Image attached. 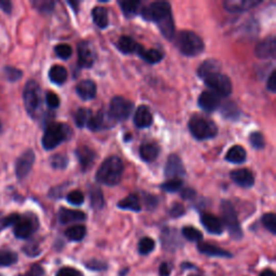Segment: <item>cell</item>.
Masks as SVG:
<instances>
[{"label": "cell", "instance_id": "28", "mask_svg": "<svg viewBox=\"0 0 276 276\" xmlns=\"http://www.w3.org/2000/svg\"><path fill=\"white\" fill-rule=\"evenodd\" d=\"M225 160L230 163L242 164L246 160V151L242 146H233L230 148L229 151L226 152Z\"/></svg>", "mask_w": 276, "mask_h": 276}, {"label": "cell", "instance_id": "29", "mask_svg": "<svg viewBox=\"0 0 276 276\" xmlns=\"http://www.w3.org/2000/svg\"><path fill=\"white\" fill-rule=\"evenodd\" d=\"M221 68V64L219 61L217 60H206L203 62L199 68H198V75L204 79L206 76L215 74V73H219Z\"/></svg>", "mask_w": 276, "mask_h": 276}, {"label": "cell", "instance_id": "37", "mask_svg": "<svg viewBox=\"0 0 276 276\" xmlns=\"http://www.w3.org/2000/svg\"><path fill=\"white\" fill-rule=\"evenodd\" d=\"M90 200H91V205L94 210L103 209V206L105 204V200H104L103 192L100 188H92L91 189Z\"/></svg>", "mask_w": 276, "mask_h": 276}, {"label": "cell", "instance_id": "12", "mask_svg": "<svg viewBox=\"0 0 276 276\" xmlns=\"http://www.w3.org/2000/svg\"><path fill=\"white\" fill-rule=\"evenodd\" d=\"M165 177L169 179H180V177L186 175L185 166L180 157L176 154H171L167 159L166 166H165Z\"/></svg>", "mask_w": 276, "mask_h": 276}, {"label": "cell", "instance_id": "52", "mask_svg": "<svg viewBox=\"0 0 276 276\" xmlns=\"http://www.w3.org/2000/svg\"><path fill=\"white\" fill-rule=\"evenodd\" d=\"M56 276H83V275L80 271L77 270V269L66 267V268H63L58 271Z\"/></svg>", "mask_w": 276, "mask_h": 276}, {"label": "cell", "instance_id": "15", "mask_svg": "<svg viewBox=\"0 0 276 276\" xmlns=\"http://www.w3.org/2000/svg\"><path fill=\"white\" fill-rule=\"evenodd\" d=\"M276 52V41L275 38L269 37L263 39L260 41L255 49V54L261 60H268V58H273Z\"/></svg>", "mask_w": 276, "mask_h": 276}, {"label": "cell", "instance_id": "60", "mask_svg": "<svg viewBox=\"0 0 276 276\" xmlns=\"http://www.w3.org/2000/svg\"><path fill=\"white\" fill-rule=\"evenodd\" d=\"M260 276H275V272L271 269H268V270H264L261 272Z\"/></svg>", "mask_w": 276, "mask_h": 276}, {"label": "cell", "instance_id": "46", "mask_svg": "<svg viewBox=\"0 0 276 276\" xmlns=\"http://www.w3.org/2000/svg\"><path fill=\"white\" fill-rule=\"evenodd\" d=\"M54 50H55V54L60 58H62V60H68V58L72 56V53H73L72 48L69 47L68 44H64V43L57 44Z\"/></svg>", "mask_w": 276, "mask_h": 276}, {"label": "cell", "instance_id": "22", "mask_svg": "<svg viewBox=\"0 0 276 276\" xmlns=\"http://www.w3.org/2000/svg\"><path fill=\"white\" fill-rule=\"evenodd\" d=\"M76 92L83 101H91L96 96V84L92 80H82L76 86Z\"/></svg>", "mask_w": 276, "mask_h": 276}, {"label": "cell", "instance_id": "59", "mask_svg": "<svg viewBox=\"0 0 276 276\" xmlns=\"http://www.w3.org/2000/svg\"><path fill=\"white\" fill-rule=\"evenodd\" d=\"M0 8H2L5 12L10 13L12 10V4L10 2H7V0H3V2H0Z\"/></svg>", "mask_w": 276, "mask_h": 276}, {"label": "cell", "instance_id": "48", "mask_svg": "<svg viewBox=\"0 0 276 276\" xmlns=\"http://www.w3.org/2000/svg\"><path fill=\"white\" fill-rule=\"evenodd\" d=\"M33 5L40 12L49 13V12L53 11L55 3L54 2H49V0H44V2H35V3H33Z\"/></svg>", "mask_w": 276, "mask_h": 276}, {"label": "cell", "instance_id": "10", "mask_svg": "<svg viewBox=\"0 0 276 276\" xmlns=\"http://www.w3.org/2000/svg\"><path fill=\"white\" fill-rule=\"evenodd\" d=\"M14 225V234L18 239H27L37 229L38 222L35 216H18Z\"/></svg>", "mask_w": 276, "mask_h": 276}, {"label": "cell", "instance_id": "18", "mask_svg": "<svg viewBox=\"0 0 276 276\" xmlns=\"http://www.w3.org/2000/svg\"><path fill=\"white\" fill-rule=\"evenodd\" d=\"M231 179L234 183L239 185L242 188H251L255 183L252 173L247 169H241L232 171L230 174Z\"/></svg>", "mask_w": 276, "mask_h": 276}, {"label": "cell", "instance_id": "19", "mask_svg": "<svg viewBox=\"0 0 276 276\" xmlns=\"http://www.w3.org/2000/svg\"><path fill=\"white\" fill-rule=\"evenodd\" d=\"M153 122V117L149 108L147 106H140L134 116V123L138 129H146L149 127Z\"/></svg>", "mask_w": 276, "mask_h": 276}, {"label": "cell", "instance_id": "39", "mask_svg": "<svg viewBox=\"0 0 276 276\" xmlns=\"http://www.w3.org/2000/svg\"><path fill=\"white\" fill-rule=\"evenodd\" d=\"M182 235L191 242H199L203 238L202 233L198 229H195L194 226H185L182 229Z\"/></svg>", "mask_w": 276, "mask_h": 276}, {"label": "cell", "instance_id": "47", "mask_svg": "<svg viewBox=\"0 0 276 276\" xmlns=\"http://www.w3.org/2000/svg\"><path fill=\"white\" fill-rule=\"evenodd\" d=\"M67 201L75 206H79L84 202V195L81 191L75 190V191H72L71 193H68Z\"/></svg>", "mask_w": 276, "mask_h": 276}, {"label": "cell", "instance_id": "50", "mask_svg": "<svg viewBox=\"0 0 276 276\" xmlns=\"http://www.w3.org/2000/svg\"><path fill=\"white\" fill-rule=\"evenodd\" d=\"M45 102H47L48 106L50 108H52V109H55V108H57L61 104L60 98H58V96L53 92H48L47 93Z\"/></svg>", "mask_w": 276, "mask_h": 276}, {"label": "cell", "instance_id": "8", "mask_svg": "<svg viewBox=\"0 0 276 276\" xmlns=\"http://www.w3.org/2000/svg\"><path fill=\"white\" fill-rule=\"evenodd\" d=\"M134 109V104L122 96H114L109 106L108 114L114 122L125 121L129 119Z\"/></svg>", "mask_w": 276, "mask_h": 276}, {"label": "cell", "instance_id": "7", "mask_svg": "<svg viewBox=\"0 0 276 276\" xmlns=\"http://www.w3.org/2000/svg\"><path fill=\"white\" fill-rule=\"evenodd\" d=\"M220 211L222 216V221L225 225V228L228 229L230 235L235 240H240L243 236V232L234 206L230 201H222Z\"/></svg>", "mask_w": 276, "mask_h": 276}, {"label": "cell", "instance_id": "16", "mask_svg": "<svg viewBox=\"0 0 276 276\" xmlns=\"http://www.w3.org/2000/svg\"><path fill=\"white\" fill-rule=\"evenodd\" d=\"M199 106L206 112H213L220 106V96L212 91H204L199 97Z\"/></svg>", "mask_w": 276, "mask_h": 276}, {"label": "cell", "instance_id": "44", "mask_svg": "<svg viewBox=\"0 0 276 276\" xmlns=\"http://www.w3.org/2000/svg\"><path fill=\"white\" fill-rule=\"evenodd\" d=\"M249 143L255 149H263L265 146L264 137L261 133L259 132H254L249 135Z\"/></svg>", "mask_w": 276, "mask_h": 276}, {"label": "cell", "instance_id": "32", "mask_svg": "<svg viewBox=\"0 0 276 276\" xmlns=\"http://www.w3.org/2000/svg\"><path fill=\"white\" fill-rule=\"evenodd\" d=\"M92 16L94 23L100 28H106L108 26V11L104 7H95L92 10Z\"/></svg>", "mask_w": 276, "mask_h": 276}, {"label": "cell", "instance_id": "45", "mask_svg": "<svg viewBox=\"0 0 276 276\" xmlns=\"http://www.w3.org/2000/svg\"><path fill=\"white\" fill-rule=\"evenodd\" d=\"M18 216L19 215H17V214H11V215L5 216L4 214L0 213V231L4 230L9 225H13L15 223V221L17 220Z\"/></svg>", "mask_w": 276, "mask_h": 276}, {"label": "cell", "instance_id": "9", "mask_svg": "<svg viewBox=\"0 0 276 276\" xmlns=\"http://www.w3.org/2000/svg\"><path fill=\"white\" fill-rule=\"evenodd\" d=\"M203 80L206 86L218 96H229L232 93L231 80L223 74L215 73L206 76Z\"/></svg>", "mask_w": 276, "mask_h": 276}, {"label": "cell", "instance_id": "4", "mask_svg": "<svg viewBox=\"0 0 276 276\" xmlns=\"http://www.w3.org/2000/svg\"><path fill=\"white\" fill-rule=\"evenodd\" d=\"M72 129L65 123H51L47 126L42 137V146L47 150H52L63 142L71 140Z\"/></svg>", "mask_w": 276, "mask_h": 276}, {"label": "cell", "instance_id": "27", "mask_svg": "<svg viewBox=\"0 0 276 276\" xmlns=\"http://www.w3.org/2000/svg\"><path fill=\"white\" fill-rule=\"evenodd\" d=\"M198 249L200 252L207 256H213V257H231L232 256L229 251L218 247V246L207 243H200L198 245Z\"/></svg>", "mask_w": 276, "mask_h": 276}, {"label": "cell", "instance_id": "5", "mask_svg": "<svg viewBox=\"0 0 276 276\" xmlns=\"http://www.w3.org/2000/svg\"><path fill=\"white\" fill-rule=\"evenodd\" d=\"M189 130L192 136L199 141L211 140L218 133V127L212 120L199 114L191 117L189 120Z\"/></svg>", "mask_w": 276, "mask_h": 276}, {"label": "cell", "instance_id": "38", "mask_svg": "<svg viewBox=\"0 0 276 276\" xmlns=\"http://www.w3.org/2000/svg\"><path fill=\"white\" fill-rule=\"evenodd\" d=\"M17 261V256L15 252L10 250L0 251V268L10 267Z\"/></svg>", "mask_w": 276, "mask_h": 276}, {"label": "cell", "instance_id": "3", "mask_svg": "<svg viewBox=\"0 0 276 276\" xmlns=\"http://www.w3.org/2000/svg\"><path fill=\"white\" fill-rule=\"evenodd\" d=\"M175 45L186 56H196L203 52L204 42L202 38L190 31H182L176 36Z\"/></svg>", "mask_w": 276, "mask_h": 276}, {"label": "cell", "instance_id": "13", "mask_svg": "<svg viewBox=\"0 0 276 276\" xmlns=\"http://www.w3.org/2000/svg\"><path fill=\"white\" fill-rule=\"evenodd\" d=\"M34 162H35V153L33 150H27L18 157L15 165V173L18 179L25 178V177L29 174Z\"/></svg>", "mask_w": 276, "mask_h": 276}, {"label": "cell", "instance_id": "35", "mask_svg": "<svg viewBox=\"0 0 276 276\" xmlns=\"http://www.w3.org/2000/svg\"><path fill=\"white\" fill-rule=\"evenodd\" d=\"M221 114L225 119L230 120H236L241 114V111L239 110L238 106H236L233 102H228L221 107Z\"/></svg>", "mask_w": 276, "mask_h": 276}, {"label": "cell", "instance_id": "1", "mask_svg": "<svg viewBox=\"0 0 276 276\" xmlns=\"http://www.w3.org/2000/svg\"><path fill=\"white\" fill-rule=\"evenodd\" d=\"M143 17L146 21L156 23L161 34L169 40H172L175 35L174 19L172 15L171 5L166 2H155L143 9Z\"/></svg>", "mask_w": 276, "mask_h": 276}, {"label": "cell", "instance_id": "34", "mask_svg": "<svg viewBox=\"0 0 276 276\" xmlns=\"http://www.w3.org/2000/svg\"><path fill=\"white\" fill-rule=\"evenodd\" d=\"M85 233H86V229L84 225H74L66 230L65 235L68 240L79 242L83 240Z\"/></svg>", "mask_w": 276, "mask_h": 276}, {"label": "cell", "instance_id": "57", "mask_svg": "<svg viewBox=\"0 0 276 276\" xmlns=\"http://www.w3.org/2000/svg\"><path fill=\"white\" fill-rule=\"evenodd\" d=\"M160 275L161 276H169L171 274V267L169 263L166 262H163L161 265H160Z\"/></svg>", "mask_w": 276, "mask_h": 276}, {"label": "cell", "instance_id": "31", "mask_svg": "<svg viewBox=\"0 0 276 276\" xmlns=\"http://www.w3.org/2000/svg\"><path fill=\"white\" fill-rule=\"evenodd\" d=\"M118 207L121 210H129L133 212H141L142 206L140 203V198L136 194L127 195L125 199L118 203Z\"/></svg>", "mask_w": 276, "mask_h": 276}, {"label": "cell", "instance_id": "20", "mask_svg": "<svg viewBox=\"0 0 276 276\" xmlns=\"http://www.w3.org/2000/svg\"><path fill=\"white\" fill-rule=\"evenodd\" d=\"M76 155L80 163L81 170L87 171L93 165V162L95 160V152L86 146L79 147L76 150Z\"/></svg>", "mask_w": 276, "mask_h": 276}, {"label": "cell", "instance_id": "53", "mask_svg": "<svg viewBox=\"0 0 276 276\" xmlns=\"http://www.w3.org/2000/svg\"><path fill=\"white\" fill-rule=\"evenodd\" d=\"M85 265L90 270H94V271H103V270H105L107 268V264L105 262L98 261V260L88 261Z\"/></svg>", "mask_w": 276, "mask_h": 276}, {"label": "cell", "instance_id": "43", "mask_svg": "<svg viewBox=\"0 0 276 276\" xmlns=\"http://www.w3.org/2000/svg\"><path fill=\"white\" fill-rule=\"evenodd\" d=\"M51 165L55 170H64L68 165V157L64 154H55L51 159Z\"/></svg>", "mask_w": 276, "mask_h": 276}, {"label": "cell", "instance_id": "23", "mask_svg": "<svg viewBox=\"0 0 276 276\" xmlns=\"http://www.w3.org/2000/svg\"><path fill=\"white\" fill-rule=\"evenodd\" d=\"M58 219L60 222L63 224H68L73 222H79L83 221L86 219V216L83 212L81 211H76V210H68V209H61L58 212Z\"/></svg>", "mask_w": 276, "mask_h": 276}, {"label": "cell", "instance_id": "26", "mask_svg": "<svg viewBox=\"0 0 276 276\" xmlns=\"http://www.w3.org/2000/svg\"><path fill=\"white\" fill-rule=\"evenodd\" d=\"M118 50L121 51L124 54L136 53L137 49L140 48V43H137L133 38L129 36H122L119 38V40L116 43Z\"/></svg>", "mask_w": 276, "mask_h": 276}, {"label": "cell", "instance_id": "56", "mask_svg": "<svg viewBox=\"0 0 276 276\" xmlns=\"http://www.w3.org/2000/svg\"><path fill=\"white\" fill-rule=\"evenodd\" d=\"M145 203H146L148 209H153V207L156 206V198H154V196H151L149 194H147L146 198H145Z\"/></svg>", "mask_w": 276, "mask_h": 276}, {"label": "cell", "instance_id": "17", "mask_svg": "<svg viewBox=\"0 0 276 276\" xmlns=\"http://www.w3.org/2000/svg\"><path fill=\"white\" fill-rule=\"evenodd\" d=\"M259 0H228L223 3V7L228 12L241 13L260 5Z\"/></svg>", "mask_w": 276, "mask_h": 276}, {"label": "cell", "instance_id": "51", "mask_svg": "<svg viewBox=\"0 0 276 276\" xmlns=\"http://www.w3.org/2000/svg\"><path fill=\"white\" fill-rule=\"evenodd\" d=\"M185 214V207L180 203H174L170 210V215L173 218H178Z\"/></svg>", "mask_w": 276, "mask_h": 276}, {"label": "cell", "instance_id": "6", "mask_svg": "<svg viewBox=\"0 0 276 276\" xmlns=\"http://www.w3.org/2000/svg\"><path fill=\"white\" fill-rule=\"evenodd\" d=\"M23 100L28 114L36 118L39 113V110H40L42 103L40 86L36 81L31 80L26 83L23 92Z\"/></svg>", "mask_w": 276, "mask_h": 276}, {"label": "cell", "instance_id": "11", "mask_svg": "<svg viewBox=\"0 0 276 276\" xmlns=\"http://www.w3.org/2000/svg\"><path fill=\"white\" fill-rule=\"evenodd\" d=\"M78 63L81 67L90 68L96 61V51L88 41H81L77 45Z\"/></svg>", "mask_w": 276, "mask_h": 276}, {"label": "cell", "instance_id": "21", "mask_svg": "<svg viewBox=\"0 0 276 276\" xmlns=\"http://www.w3.org/2000/svg\"><path fill=\"white\" fill-rule=\"evenodd\" d=\"M201 222L204 228L212 234H221L223 231V225L221 220L212 214H202Z\"/></svg>", "mask_w": 276, "mask_h": 276}, {"label": "cell", "instance_id": "33", "mask_svg": "<svg viewBox=\"0 0 276 276\" xmlns=\"http://www.w3.org/2000/svg\"><path fill=\"white\" fill-rule=\"evenodd\" d=\"M142 3L137 2V0H133V2H120L119 6L121 7V10L123 14L126 17H133L138 13Z\"/></svg>", "mask_w": 276, "mask_h": 276}, {"label": "cell", "instance_id": "40", "mask_svg": "<svg viewBox=\"0 0 276 276\" xmlns=\"http://www.w3.org/2000/svg\"><path fill=\"white\" fill-rule=\"evenodd\" d=\"M182 188V180L181 179H170L161 185V189L165 192H178Z\"/></svg>", "mask_w": 276, "mask_h": 276}, {"label": "cell", "instance_id": "55", "mask_svg": "<svg viewBox=\"0 0 276 276\" xmlns=\"http://www.w3.org/2000/svg\"><path fill=\"white\" fill-rule=\"evenodd\" d=\"M43 274V269L40 267V265H33L25 276H41Z\"/></svg>", "mask_w": 276, "mask_h": 276}, {"label": "cell", "instance_id": "41", "mask_svg": "<svg viewBox=\"0 0 276 276\" xmlns=\"http://www.w3.org/2000/svg\"><path fill=\"white\" fill-rule=\"evenodd\" d=\"M155 247V243L150 238H143L138 244V250L142 255H148L150 254Z\"/></svg>", "mask_w": 276, "mask_h": 276}, {"label": "cell", "instance_id": "49", "mask_svg": "<svg viewBox=\"0 0 276 276\" xmlns=\"http://www.w3.org/2000/svg\"><path fill=\"white\" fill-rule=\"evenodd\" d=\"M5 74H6L7 79L10 81H17L23 75V73L19 71V69L14 68V67H6Z\"/></svg>", "mask_w": 276, "mask_h": 276}, {"label": "cell", "instance_id": "25", "mask_svg": "<svg viewBox=\"0 0 276 276\" xmlns=\"http://www.w3.org/2000/svg\"><path fill=\"white\" fill-rule=\"evenodd\" d=\"M160 148L153 143H145L140 148V154L145 162H153L159 156Z\"/></svg>", "mask_w": 276, "mask_h": 276}, {"label": "cell", "instance_id": "2", "mask_svg": "<svg viewBox=\"0 0 276 276\" xmlns=\"http://www.w3.org/2000/svg\"><path fill=\"white\" fill-rule=\"evenodd\" d=\"M124 165L119 156L111 155L102 163L96 173V180L106 186H117L121 181Z\"/></svg>", "mask_w": 276, "mask_h": 276}, {"label": "cell", "instance_id": "30", "mask_svg": "<svg viewBox=\"0 0 276 276\" xmlns=\"http://www.w3.org/2000/svg\"><path fill=\"white\" fill-rule=\"evenodd\" d=\"M49 78H50V80L53 83H55L57 85H62L67 80L68 73H67L65 67H63L61 65H54L51 67L50 72H49Z\"/></svg>", "mask_w": 276, "mask_h": 276}, {"label": "cell", "instance_id": "42", "mask_svg": "<svg viewBox=\"0 0 276 276\" xmlns=\"http://www.w3.org/2000/svg\"><path fill=\"white\" fill-rule=\"evenodd\" d=\"M262 223L272 234L276 233V216L273 213L265 214L262 217Z\"/></svg>", "mask_w": 276, "mask_h": 276}, {"label": "cell", "instance_id": "36", "mask_svg": "<svg viewBox=\"0 0 276 276\" xmlns=\"http://www.w3.org/2000/svg\"><path fill=\"white\" fill-rule=\"evenodd\" d=\"M92 117V112L90 109H86V108H80V109H78L75 113V122L76 125L78 127H82L87 126L88 121H90Z\"/></svg>", "mask_w": 276, "mask_h": 276}, {"label": "cell", "instance_id": "24", "mask_svg": "<svg viewBox=\"0 0 276 276\" xmlns=\"http://www.w3.org/2000/svg\"><path fill=\"white\" fill-rule=\"evenodd\" d=\"M138 55H140L141 58L147 63L149 64H156L160 63L163 60V53L159 50H155V49H145L143 45H140V48L137 49Z\"/></svg>", "mask_w": 276, "mask_h": 276}, {"label": "cell", "instance_id": "14", "mask_svg": "<svg viewBox=\"0 0 276 276\" xmlns=\"http://www.w3.org/2000/svg\"><path fill=\"white\" fill-rule=\"evenodd\" d=\"M114 121L111 119L110 116L108 114V111L101 110L98 111L95 116L92 114L90 121L87 123V127L91 131H101L110 129L114 125Z\"/></svg>", "mask_w": 276, "mask_h": 276}, {"label": "cell", "instance_id": "54", "mask_svg": "<svg viewBox=\"0 0 276 276\" xmlns=\"http://www.w3.org/2000/svg\"><path fill=\"white\" fill-rule=\"evenodd\" d=\"M268 90L271 91L272 93H275L276 91V71H273L268 79V83H267Z\"/></svg>", "mask_w": 276, "mask_h": 276}, {"label": "cell", "instance_id": "58", "mask_svg": "<svg viewBox=\"0 0 276 276\" xmlns=\"http://www.w3.org/2000/svg\"><path fill=\"white\" fill-rule=\"evenodd\" d=\"M181 196L185 199V200H190V199H193L195 196V191L192 190V189H189L187 188L185 190H182L181 192Z\"/></svg>", "mask_w": 276, "mask_h": 276}]
</instances>
